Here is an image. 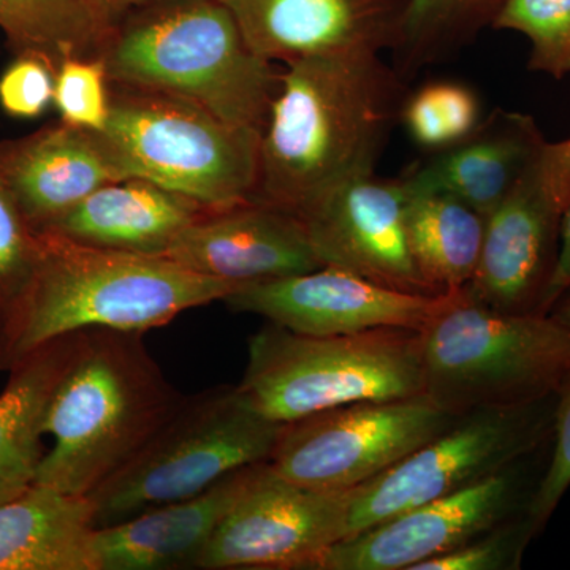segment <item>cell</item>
<instances>
[{
  "label": "cell",
  "mask_w": 570,
  "mask_h": 570,
  "mask_svg": "<svg viewBox=\"0 0 570 570\" xmlns=\"http://www.w3.org/2000/svg\"><path fill=\"white\" fill-rule=\"evenodd\" d=\"M164 257L236 287L324 266L298 217L257 202L206 212L176 236Z\"/></svg>",
  "instance_id": "obj_18"
},
{
  "label": "cell",
  "mask_w": 570,
  "mask_h": 570,
  "mask_svg": "<svg viewBox=\"0 0 570 570\" xmlns=\"http://www.w3.org/2000/svg\"><path fill=\"white\" fill-rule=\"evenodd\" d=\"M554 396H557V404H554L553 434H551L553 449H551L549 468L539 479L524 512L534 535L546 528L566 491L570 489V371L562 379Z\"/></svg>",
  "instance_id": "obj_32"
},
{
  "label": "cell",
  "mask_w": 570,
  "mask_h": 570,
  "mask_svg": "<svg viewBox=\"0 0 570 570\" xmlns=\"http://www.w3.org/2000/svg\"><path fill=\"white\" fill-rule=\"evenodd\" d=\"M570 206V138L546 142L502 204L487 217L485 238L466 292L482 305L542 314L557 269Z\"/></svg>",
  "instance_id": "obj_11"
},
{
  "label": "cell",
  "mask_w": 570,
  "mask_h": 570,
  "mask_svg": "<svg viewBox=\"0 0 570 570\" xmlns=\"http://www.w3.org/2000/svg\"><path fill=\"white\" fill-rule=\"evenodd\" d=\"M142 178L104 130L63 121L0 141V181L36 234L107 184Z\"/></svg>",
  "instance_id": "obj_16"
},
{
  "label": "cell",
  "mask_w": 570,
  "mask_h": 570,
  "mask_svg": "<svg viewBox=\"0 0 570 570\" xmlns=\"http://www.w3.org/2000/svg\"><path fill=\"white\" fill-rule=\"evenodd\" d=\"M549 316L553 317L558 324L564 326L570 333V288L554 303V306L550 309Z\"/></svg>",
  "instance_id": "obj_36"
},
{
  "label": "cell",
  "mask_w": 570,
  "mask_h": 570,
  "mask_svg": "<svg viewBox=\"0 0 570 570\" xmlns=\"http://www.w3.org/2000/svg\"><path fill=\"white\" fill-rule=\"evenodd\" d=\"M36 269L0 322V371L56 337L89 328L146 333L184 311L223 302L236 285L160 255L121 253L39 234Z\"/></svg>",
  "instance_id": "obj_2"
},
{
  "label": "cell",
  "mask_w": 570,
  "mask_h": 570,
  "mask_svg": "<svg viewBox=\"0 0 570 570\" xmlns=\"http://www.w3.org/2000/svg\"><path fill=\"white\" fill-rule=\"evenodd\" d=\"M284 66L262 132L253 202L298 217L340 184L374 174L409 91L377 52Z\"/></svg>",
  "instance_id": "obj_1"
},
{
  "label": "cell",
  "mask_w": 570,
  "mask_h": 570,
  "mask_svg": "<svg viewBox=\"0 0 570 570\" xmlns=\"http://www.w3.org/2000/svg\"><path fill=\"white\" fill-rule=\"evenodd\" d=\"M478 94L459 81H433L409 92L401 122L420 148L442 151L463 141L482 121Z\"/></svg>",
  "instance_id": "obj_27"
},
{
  "label": "cell",
  "mask_w": 570,
  "mask_h": 570,
  "mask_svg": "<svg viewBox=\"0 0 570 570\" xmlns=\"http://www.w3.org/2000/svg\"><path fill=\"white\" fill-rule=\"evenodd\" d=\"M206 212L212 209L151 179L129 178L100 187L41 234L100 249L164 257L176 236Z\"/></svg>",
  "instance_id": "obj_21"
},
{
  "label": "cell",
  "mask_w": 570,
  "mask_h": 570,
  "mask_svg": "<svg viewBox=\"0 0 570 570\" xmlns=\"http://www.w3.org/2000/svg\"><path fill=\"white\" fill-rule=\"evenodd\" d=\"M61 121L104 130L110 115V78L100 56H71L56 70L55 100Z\"/></svg>",
  "instance_id": "obj_29"
},
{
  "label": "cell",
  "mask_w": 570,
  "mask_h": 570,
  "mask_svg": "<svg viewBox=\"0 0 570 570\" xmlns=\"http://www.w3.org/2000/svg\"><path fill=\"white\" fill-rule=\"evenodd\" d=\"M554 404L551 395L461 415L444 433L351 490L346 539L530 459L553 434Z\"/></svg>",
  "instance_id": "obj_9"
},
{
  "label": "cell",
  "mask_w": 570,
  "mask_h": 570,
  "mask_svg": "<svg viewBox=\"0 0 570 570\" xmlns=\"http://www.w3.org/2000/svg\"><path fill=\"white\" fill-rule=\"evenodd\" d=\"M81 333L56 337L9 371L0 393V504L36 485L45 450V415L73 362Z\"/></svg>",
  "instance_id": "obj_23"
},
{
  "label": "cell",
  "mask_w": 570,
  "mask_h": 570,
  "mask_svg": "<svg viewBox=\"0 0 570 570\" xmlns=\"http://www.w3.org/2000/svg\"><path fill=\"white\" fill-rule=\"evenodd\" d=\"M504 0H409L395 50L404 80L428 66L448 61L491 28Z\"/></svg>",
  "instance_id": "obj_26"
},
{
  "label": "cell",
  "mask_w": 570,
  "mask_h": 570,
  "mask_svg": "<svg viewBox=\"0 0 570 570\" xmlns=\"http://www.w3.org/2000/svg\"><path fill=\"white\" fill-rule=\"evenodd\" d=\"M0 29L14 55H39L56 70L71 56H99L110 32L91 0H0Z\"/></svg>",
  "instance_id": "obj_25"
},
{
  "label": "cell",
  "mask_w": 570,
  "mask_h": 570,
  "mask_svg": "<svg viewBox=\"0 0 570 570\" xmlns=\"http://www.w3.org/2000/svg\"><path fill=\"white\" fill-rule=\"evenodd\" d=\"M523 461L340 540L314 561L311 570H414L480 538L515 519L517 510L527 512L535 489H527Z\"/></svg>",
  "instance_id": "obj_13"
},
{
  "label": "cell",
  "mask_w": 570,
  "mask_h": 570,
  "mask_svg": "<svg viewBox=\"0 0 570 570\" xmlns=\"http://www.w3.org/2000/svg\"><path fill=\"white\" fill-rule=\"evenodd\" d=\"M56 67L39 55H17L0 75V108L18 119L43 115L55 100Z\"/></svg>",
  "instance_id": "obj_33"
},
{
  "label": "cell",
  "mask_w": 570,
  "mask_h": 570,
  "mask_svg": "<svg viewBox=\"0 0 570 570\" xmlns=\"http://www.w3.org/2000/svg\"><path fill=\"white\" fill-rule=\"evenodd\" d=\"M111 82L174 94L264 132L281 70L250 50L220 0H159L116 22L99 52Z\"/></svg>",
  "instance_id": "obj_4"
},
{
  "label": "cell",
  "mask_w": 570,
  "mask_h": 570,
  "mask_svg": "<svg viewBox=\"0 0 570 570\" xmlns=\"http://www.w3.org/2000/svg\"><path fill=\"white\" fill-rule=\"evenodd\" d=\"M570 288V206L562 223L560 255H558L557 269L551 277L549 291L543 299L542 314H549L554 303Z\"/></svg>",
  "instance_id": "obj_34"
},
{
  "label": "cell",
  "mask_w": 570,
  "mask_h": 570,
  "mask_svg": "<svg viewBox=\"0 0 570 570\" xmlns=\"http://www.w3.org/2000/svg\"><path fill=\"white\" fill-rule=\"evenodd\" d=\"M250 50L269 62L393 51L409 0H220Z\"/></svg>",
  "instance_id": "obj_17"
},
{
  "label": "cell",
  "mask_w": 570,
  "mask_h": 570,
  "mask_svg": "<svg viewBox=\"0 0 570 570\" xmlns=\"http://www.w3.org/2000/svg\"><path fill=\"white\" fill-rule=\"evenodd\" d=\"M546 142L532 116L497 108L463 141L409 168L401 179L409 190L449 194L489 217Z\"/></svg>",
  "instance_id": "obj_20"
},
{
  "label": "cell",
  "mask_w": 570,
  "mask_h": 570,
  "mask_svg": "<svg viewBox=\"0 0 570 570\" xmlns=\"http://www.w3.org/2000/svg\"><path fill=\"white\" fill-rule=\"evenodd\" d=\"M448 294L419 295L373 283L336 266L239 285L223 302L311 336L354 335L377 328L420 332Z\"/></svg>",
  "instance_id": "obj_14"
},
{
  "label": "cell",
  "mask_w": 570,
  "mask_h": 570,
  "mask_svg": "<svg viewBox=\"0 0 570 570\" xmlns=\"http://www.w3.org/2000/svg\"><path fill=\"white\" fill-rule=\"evenodd\" d=\"M532 538L534 532L524 513H521L455 550L415 566L414 570L519 569L523 551Z\"/></svg>",
  "instance_id": "obj_31"
},
{
  "label": "cell",
  "mask_w": 570,
  "mask_h": 570,
  "mask_svg": "<svg viewBox=\"0 0 570 570\" xmlns=\"http://www.w3.org/2000/svg\"><path fill=\"white\" fill-rule=\"evenodd\" d=\"M88 497L32 485L0 504V570H97Z\"/></svg>",
  "instance_id": "obj_22"
},
{
  "label": "cell",
  "mask_w": 570,
  "mask_h": 570,
  "mask_svg": "<svg viewBox=\"0 0 570 570\" xmlns=\"http://www.w3.org/2000/svg\"><path fill=\"white\" fill-rule=\"evenodd\" d=\"M39 253V234L0 181V322L9 316L28 287Z\"/></svg>",
  "instance_id": "obj_30"
},
{
  "label": "cell",
  "mask_w": 570,
  "mask_h": 570,
  "mask_svg": "<svg viewBox=\"0 0 570 570\" xmlns=\"http://www.w3.org/2000/svg\"><path fill=\"white\" fill-rule=\"evenodd\" d=\"M184 395L149 354L142 333L82 330L52 393L45 434L55 439L36 485L89 497L170 419Z\"/></svg>",
  "instance_id": "obj_3"
},
{
  "label": "cell",
  "mask_w": 570,
  "mask_h": 570,
  "mask_svg": "<svg viewBox=\"0 0 570 570\" xmlns=\"http://www.w3.org/2000/svg\"><path fill=\"white\" fill-rule=\"evenodd\" d=\"M459 417L426 396L358 401L285 423L268 463L314 491H348L377 478Z\"/></svg>",
  "instance_id": "obj_10"
},
{
  "label": "cell",
  "mask_w": 570,
  "mask_h": 570,
  "mask_svg": "<svg viewBox=\"0 0 570 570\" xmlns=\"http://www.w3.org/2000/svg\"><path fill=\"white\" fill-rule=\"evenodd\" d=\"M407 198L403 179H381L373 174L328 190L298 219L322 265L409 294L438 295L409 246Z\"/></svg>",
  "instance_id": "obj_15"
},
{
  "label": "cell",
  "mask_w": 570,
  "mask_h": 570,
  "mask_svg": "<svg viewBox=\"0 0 570 570\" xmlns=\"http://www.w3.org/2000/svg\"><path fill=\"white\" fill-rule=\"evenodd\" d=\"M407 193V239L420 273L434 294L464 291L478 272L487 217L449 194Z\"/></svg>",
  "instance_id": "obj_24"
},
{
  "label": "cell",
  "mask_w": 570,
  "mask_h": 570,
  "mask_svg": "<svg viewBox=\"0 0 570 570\" xmlns=\"http://www.w3.org/2000/svg\"><path fill=\"white\" fill-rule=\"evenodd\" d=\"M348 491H314L258 464L246 490L198 558L202 570H311L346 539Z\"/></svg>",
  "instance_id": "obj_12"
},
{
  "label": "cell",
  "mask_w": 570,
  "mask_h": 570,
  "mask_svg": "<svg viewBox=\"0 0 570 570\" xmlns=\"http://www.w3.org/2000/svg\"><path fill=\"white\" fill-rule=\"evenodd\" d=\"M258 464L238 469L193 498L94 531L97 570L195 569Z\"/></svg>",
  "instance_id": "obj_19"
},
{
  "label": "cell",
  "mask_w": 570,
  "mask_h": 570,
  "mask_svg": "<svg viewBox=\"0 0 570 570\" xmlns=\"http://www.w3.org/2000/svg\"><path fill=\"white\" fill-rule=\"evenodd\" d=\"M491 28L530 39L528 69L554 80L570 73V0H504Z\"/></svg>",
  "instance_id": "obj_28"
},
{
  "label": "cell",
  "mask_w": 570,
  "mask_h": 570,
  "mask_svg": "<svg viewBox=\"0 0 570 570\" xmlns=\"http://www.w3.org/2000/svg\"><path fill=\"white\" fill-rule=\"evenodd\" d=\"M420 336L425 396L453 417L546 400L570 371V333L553 317L502 313L466 288L448 294Z\"/></svg>",
  "instance_id": "obj_5"
},
{
  "label": "cell",
  "mask_w": 570,
  "mask_h": 570,
  "mask_svg": "<svg viewBox=\"0 0 570 570\" xmlns=\"http://www.w3.org/2000/svg\"><path fill=\"white\" fill-rule=\"evenodd\" d=\"M104 132L142 178L206 209L253 202L261 130L232 126L174 94L110 81Z\"/></svg>",
  "instance_id": "obj_8"
},
{
  "label": "cell",
  "mask_w": 570,
  "mask_h": 570,
  "mask_svg": "<svg viewBox=\"0 0 570 570\" xmlns=\"http://www.w3.org/2000/svg\"><path fill=\"white\" fill-rule=\"evenodd\" d=\"M238 389L284 425L358 401L425 396L422 336L406 328L311 336L268 322L249 337Z\"/></svg>",
  "instance_id": "obj_6"
},
{
  "label": "cell",
  "mask_w": 570,
  "mask_h": 570,
  "mask_svg": "<svg viewBox=\"0 0 570 570\" xmlns=\"http://www.w3.org/2000/svg\"><path fill=\"white\" fill-rule=\"evenodd\" d=\"M91 2L111 29L127 14L149 6V3L159 2V0H91Z\"/></svg>",
  "instance_id": "obj_35"
},
{
  "label": "cell",
  "mask_w": 570,
  "mask_h": 570,
  "mask_svg": "<svg viewBox=\"0 0 570 570\" xmlns=\"http://www.w3.org/2000/svg\"><path fill=\"white\" fill-rule=\"evenodd\" d=\"M283 428L258 414L238 385L184 396L148 444L89 494L96 528L193 498L238 469L268 461Z\"/></svg>",
  "instance_id": "obj_7"
}]
</instances>
